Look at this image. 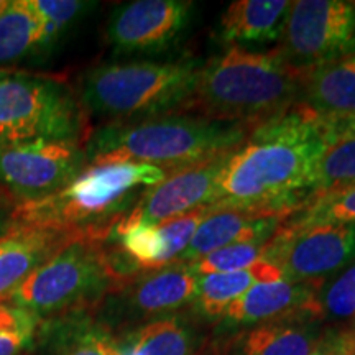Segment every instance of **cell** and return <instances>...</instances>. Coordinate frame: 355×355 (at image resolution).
Masks as SVG:
<instances>
[{"label":"cell","instance_id":"cell-34","mask_svg":"<svg viewBox=\"0 0 355 355\" xmlns=\"http://www.w3.org/2000/svg\"><path fill=\"white\" fill-rule=\"evenodd\" d=\"M311 355H329V350H327V347H326V343H324V336H322V340H321V344H319V347L314 350L313 354Z\"/></svg>","mask_w":355,"mask_h":355},{"label":"cell","instance_id":"cell-26","mask_svg":"<svg viewBox=\"0 0 355 355\" xmlns=\"http://www.w3.org/2000/svg\"><path fill=\"white\" fill-rule=\"evenodd\" d=\"M40 319L10 301H0V355L32 352Z\"/></svg>","mask_w":355,"mask_h":355},{"label":"cell","instance_id":"cell-6","mask_svg":"<svg viewBox=\"0 0 355 355\" xmlns=\"http://www.w3.org/2000/svg\"><path fill=\"white\" fill-rule=\"evenodd\" d=\"M121 283L109 261L105 237L83 235L44 261L6 301L40 321L94 313Z\"/></svg>","mask_w":355,"mask_h":355},{"label":"cell","instance_id":"cell-4","mask_svg":"<svg viewBox=\"0 0 355 355\" xmlns=\"http://www.w3.org/2000/svg\"><path fill=\"white\" fill-rule=\"evenodd\" d=\"M168 175L165 168L135 162L87 165L60 193L42 201L15 204L13 222L107 239L112 225L135 206L144 191Z\"/></svg>","mask_w":355,"mask_h":355},{"label":"cell","instance_id":"cell-12","mask_svg":"<svg viewBox=\"0 0 355 355\" xmlns=\"http://www.w3.org/2000/svg\"><path fill=\"white\" fill-rule=\"evenodd\" d=\"M196 6L189 0H133L119 6L107 25L115 55H158L186 37Z\"/></svg>","mask_w":355,"mask_h":355},{"label":"cell","instance_id":"cell-16","mask_svg":"<svg viewBox=\"0 0 355 355\" xmlns=\"http://www.w3.org/2000/svg\"><path fill=\"white\" fill-rule=\"evenodd\" d=\"M282 217L257 214L242 209L209 211L198 225L189 245L178 263H193L202 257L234 243L266 242L282 225Z\"/></svg>","mask_w":355,"mask_h":355},{"label":"cell","instance_id":"cell-19","mask_svg":"<svg viewBox=\"0 0 355 355\" xmlns=\"http://www.w3.org/2000/svg\"><path fill=\"white\" fill-rule=\"evenodd\" d=\"M288 0H237L222 13L217 37L225 48H247L265 44L282 37Z\"/></svg>","mask_w":355,"mask_h":355},{"label":"cell","instance_id":"cell-15","mask_svg":"<svg viewBox=\"0 0 355 355\" xmlns=\"http://www.w3.org/2000/svg\"><path fill=\"white\" fill-rule=\"evenodd\" d=\"M83 235L92 234L13 224V227L0 237V301H6L58 250Z\"/></svg>","mask_w":355,"mask_h":355},{"label":"cell","instance_id":"cell-37","mask_svg":"<svg viewBox=\"0 0 355 355\" xmlns=\"http://www.w3.org/2000/svg\"><path fill=\"white\" fill-rule=\"evenodd\" d=\"M354 319H355V318H354Z\"/></svg>","mask_w":355,"mask_h":355},{"label":"cell","instance_id":"cell-28","mask_svg":"<svg viewBox=\"0 0 355 355\" xmlns=\"http://www.w3.org/2000/svg\"><path fill=\"white\" fill-rule=\"evenodd\" d=\"M261 247H263V242L234 243V245L219 248V250L202 257L201 260L193 261L189 263V268L198 277L250 270L261 261Z\"/></svg>","mask_w":355,"mask_h":355},{"label":"cell","instance_id":"cell-24","mask_svg":"<svg viewBox=\"0 0 355 355\" xmlns=\"http://www.w3.org/2000/svg\"><path fill=\"white\" fill-rule=\"evenodd\" d=\"M352 186H355V140L334 141L326 146L314 166L306 201Z\"/></svg>","mask_w":355,"mask_h":355},{"label":"cell","instance_id":"cell-11","mask_svg":"<svg viewBox=\"0 0 355 355\" xmlns=\"http://www.w3.org/2000/svg\"><path fill=\"white\" fill-rule=\"evenodd\" d=\"M87 166L79 141H35L0 148V193L13 204L60 193Z\"/></svg>","mask_w":355,"mask_h":355},{"label":"cell","instance_id":"cell-23","mask_svg":"<svg viewBox=\"0 0 355 355\" xmlns=\"http://www.w3.org/2000/svg\"><path fill=\"white\" fill-rule=\"evenodd\" d=\"M114 336L137 355H196V332L181 314L155 319Z\"/></svg>","mask_w":355,"mask_h":355},{"label":"cell","instance_id":"cell-17","mask_svg":"<svg viewBox=\"0 0 355 355\" xmlns=\"http://www.w3.org/2000/svg\"><path fill=\"white\" fill-rule=\"evenodd\" d=\"M35 355H121L112 332L91 313L53 318L40 322L32 349Z\"/></svg>","mask_w":355,"mask_h":355},{"label":"cell","instance_id":"cell-14","mask_svg":"<svg viewBox=\"0 0 355 355\" xmlns=\"http://www.w3.org/2000/svg\"><path fill=\"white\" fill-rule=\"evenodd\" d=\"M324 283L290 282L279 279L272 283H257L225 309V321L232 324H257L288 321V319H313L322 321L319 293Z\"/></svg>","mask_w":355,"mask_h":355},{"label":"cell","instance_id":"cell-30","mask_svg":"<svg viewBox=\"0 0 355 355\" xmlns=\"http://www.w3.org/2000/svg\"><path fill=\"white\" fill-rule=\"evenodd\" d=\"M327 145L340 140H355V112L321 117Z\"/></svg>","mask_w":355,"mask_h":355},{"label":"cell","instance_id":"cell-1","mask_svg":"<svg viewBox=\"0 0 355 355\" xmlns=\"http://www.w3.org/2000/svg\"><path fill=\"white\" fill-rule=\"evenodd\" d=\"M326 146L321 115L296 104L255 128L230 153L209 211L242 209L288 219L308 199L314 166Z\"/></svg>","mask_w":355,"mask_h":355},{"label":"cell","instance_id":"cell-36","mask_svg":"<svg viewBox=\"0 0 355 355\" xmlns=\"http://www.w3.org/2000/svg\"><path fill=\"white\" fill-rule=\"evenodd\" d=\"M6 6H7V0H0V12H2L3 8H6Z\"/></svg>","mask_w":355,"mask_h":355},{"label":"cell","instance_id":"cell-31","mask_svg":"<svg viewBox=\"0 0 355 355\" xmlns=\"http://www.w3.org/2000/svg\"><path fill=\"white\" fill-rule=\"evenodd\" d=\"M326 337L334 349L355 355V324L347 329L326 332Z\"/></svg>","mask_w":355,"mask_h":355},{"label":"cell","instance_id":"cell-10","mask_svg":"<svg viewBox=\"0 0 355 355\" xmlns=\"http://www.w3.org/2000/svg\"><path fill=\"white\" fill-rule=\"evenodd\" d=\"M198 279L188 263L140 273L110 291L97 306L94 318L112 334H122L155 319L171 316L193 304Z\"/></svg>","mask_w":355,"mask_h":355},{"label":"cell","instance_id":"cell-7","mask_svg":"<svg viewBox=\"0 0 355 355\" xmlns=\"http://www.w3.org/2000/svg\"><path fill=\"white\" fill-rule=\"evenodd\" d=\"M86 110L68 83L44 74L0 69V148L35 141H79Z\"/></svg>","mask_w":355,"mask_h":355},{"label":"cell","instance_id":"cell-27","mask_svg":"<svg viewBox=\"0 0 355 355\" xmlns=\"http://www.w3.org/2000/svg\"><path fill=\"white\" fill-rule=\"evenodd\" d=\"M32 3L44 25L42 58L50 55L69 26L94 6L91 2H78V0H32Z\"/></svg>","mask_w":355,"mask_h":355},{"label":"cell","instance_id":"cell-5","mask_svg":"<svg viewBox=\"0 0 355 355\" xmlns=\"http://www.w3.org/2000/svg\"><path fill=\"white\" fill-rule=\"evenodd\" d=\"M201 66L196 58L105 63L84 74L79 101L86 112L109 123L183 114Z\"/></svg>","mask_w":355,"mask_h":355},{"label":"cell","instance_id":"cell-20","mask_svg":"<svg viewBox=\"0 0 355 355\" xmlns=\"http://www.w3.org/2000/svg\"><path fill=\"white\" fill-rule=\"evenodd\" d=\"M298 104L321 117L355 112V53L303 73Z\"/></svg>","mask_w":355,"mask_h":355},{"label":"cell","instance_id":"cell-9","mask_svg":"<svg viewBox=\"0 0 355 355\" xmlns=\"http://www.w3.org/2000/svg\"><path fill=\"white\" fill-rule=\"evenodd\" d=\"M261 260L290 282L324 283L355 263V224L298 225L282 222L261 247Z\"/></svg>","mask_w":355,"mask_h":355},{"label":"cell","instance_id":"cell-8","mask_svg":"<svg viewBox=\"0 0 355 355\" xmlns=\"http://www.w3.org/2000/svg\"><path fill=\"white\" fill-rule=\"evenodd\" d=\"M279 53L300 71L318 68L355 53V2L296 0L288 10Z\"/></svg>","mask_w":355,"mask_h":355},{"label":"cell","instance_id":"cell-3","mask_svg":"<svg viewBox=\"0 0 355 355\" xmlns=\"http://www.w3.org/2000/svg\"><path fill=\"white\" fill-rule=\"evenodd\" d=\"M252 130L194 114H168L112 122L89 132L87 165L112 162L146 163L170 173L235 152Z\"/></svg>","mask_w":355,"mask_h":355},{"label":"cell","instance_id":"cell-13","mask_svg":"<svg viewBox=\"0 0 355 355\" xmlns=\"http://www.w3.org/2000/svg\"><path fill=\"white\" fill-rule=\"evenodd\" d=\"M229 157L230 153L222 155L209 162L170 173L162 183L146 188L135 206L115 224L153 225L199 207H211L217 201L220 176Z\"/></svg>","mask_w":355,"mask_h":355},{"label":"cell","instance_id":"cell-33","mask_svg":"<svg viewBox=\"0 0 355 355\" xmlns=\"http://www.w3.org/2000/svg\"><path fill=\"white\" fill-rule=\"evenodd\" d=\"M324 343H326V347H327V350H329V355H350L347 352H343V350H337V349L332 347V345L329 344V340H327L326 334H324Z\"/></svg>","mask_w":355,"mask_h":355},{"label":"cell","instance_id":"cell-25","mask_svg":"<svg viewBox=\"0 0 355 355\" xmlns=\"http://www.w3.org/2000/svg\"><path fill=\"white\" fill-rule=\"evenodd\" d=\"M283 222L298 225L355 224V186L311 198Z\"/></svg>","mask_w":355,"mask_h":355},{"label":"cell","instance_id":"cell-22","mask_svg":"<svg viewBox=\"0 0 355 355\" xmlns=\"http://www.w3.org/2000/svg\"><path fill=\"white\" fill-rule=\"evenodd\" d=\"M283 279L277 266L261 260L254 268L230 273H211L199 277L198 291L193 304L204 318H222L234 301L257 283H272Z\"/></svg>","mask_w":355,"mask_h":355},{"label":"cell","instance_id":"cell-32","mask_svg":"<svg viewBox=\"0 0 355 355\" xmlns=\"http://www.w3.org/2000/svg\"><path fill=\"white\" fill-rule=\"evenodd\" d=\"M13 207H15V204L12 201L0 202V237L15 224L13 222Z\"/></svg>","mask_w":355,"mask_h":355},{"label":"cell","instance_id":"cell-35","mask_svg":"<svg viewBox=\"0 0 355 355\" xmlns=\"http://www.w3.org/2000/svg\"><path fill=\"white\" fill-rule=\"evenodd\" d=\"M196 355H220V352L217 349V345H212L211 349H204L202 352H196Z\"/></svg>","mask_w":355,"mask_h":355},{"label":"cell","instance_id":"cell-21","mask_svg":"<svg viewBox=\"0 0 355 355\" xmlns=\"http://www.w3.org/2000/svg\"><path fill=\"white\" fill-rule=\"evenodd\" d=\"M44 25L32 0H8L0 12V69L42 58Z\"/></svg>","mask_w":355,"mask_h":355},{"label":"cell","instance_id":"cell-18","mask_svg":"<svg viewBox=\"0 0 355 355\" xmlns=\"http://www.w3.org/2000/svg\"><path fill=\"white\" fill-rule=\"evenodd\" d=\"M319 321L288 319L257 324L230 343L217 345L220 355H311L319 347L322 332Z\"/></svg>","mask_w":355,"mask_h":355},{"label":"cell","instance_id":"cell-2","mask_svg":"<svg viewBox=\"0 0 355 355\" xmlns=\"http://www.w3.org/2000/svg\"><path fill=\"white\" fill-rule=\"evenodd\" d=\"M301 76L278 48H225L202 63L183 112L237 123L254 132L298 104Z\"/></svg>","mask_w":355,"mask_h":355},{"label":"cell","instance_id":"cell-29","mask_svg":"<svg viewBox=\"0 0 355 355\" xmlns=\"http://www.w3.org/2000/svg\"><path fill=\"white\" fill-rule=\"evenodd\" d=\"M322 319L355 318V263L345 268L326 290L319 293Z\"/></svg>","mask_w":355,"mask_h":355}]
</instances>
